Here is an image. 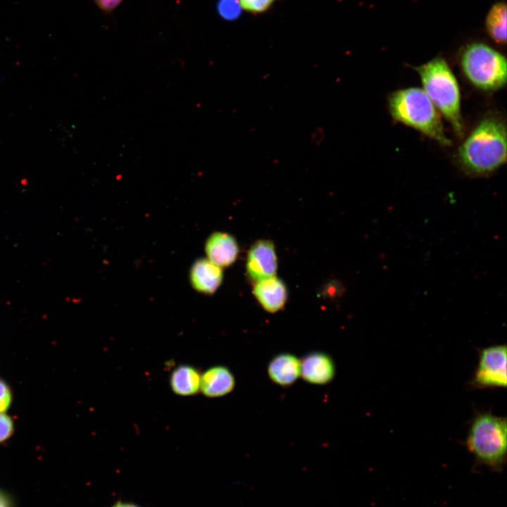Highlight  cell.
<instances>
[{
	"label": "cell",
	"mask_w": 507,
	"mask_h": 507,
	"mask_svg": "<svg viewBox=\"0 0 507 507\" xmlns=\"http://www.w3.org/2000/svg\"><path fill=\"white\" fill-rule=\"evenodd\" d=\"M506 125L499 115H485L458 147L456 158L468 175L486 176L506 161Z\"/></svg>",
	"instance_id": "cell-1"
},
{
	"label": "cell",
	"mask_w": 507,
	"mask_h": 507,
	"mask_svg": "<svg viewBox=\"0 0 507 507\" xmlns=\"http://www.w3.org/2000/svg\"><path fill=\"white\" fill-rule=\"evenodd\" d=\"M418 73L423 90L437 110L450 123L458 137L465 134L461 111V93L458 81L446 61L437 56L413 67Z\"/></svg>",
	"instance_id": "cell-2"
},
{
	"label": "cell",
	"mask_w": 507,
	"mask_h": 507,
	"mask_svg": "<svg viewBox=\"0 0 507 507\" xmlns=\"http://www.w3.org/2000/svg\"><path fill=\"white\" fill-rule=\"evenodd\" d=\"M388 108L392 118L411 127L443 146L451 145L439 111L423 89L408 87L392 92Z\"/></svg>",
	"instance_id": "cell-3"
},
{
	"label": "cell",
	"mask_w": 507,
	"mask_h": 507,
	"mask_svg": "<svg viewBox=\"0 0 507 507\" xmlns=\"http://www.w3.org/2000/svg\"><path fill=\"white\" fill-rule=\"evenodd\" d=\"M465 445L478 463L501 471L506 462V418L491 411L476 412L469 426Z\"/></svg>",
	"instance_id": "cell-4"
},
{
	"label": "cell",
	"mask_w": 507,
	"mask_h": 507,
	"mask_svg": "<svg viewBox=\"0 0 507 507\" xmlns=\"http://www.w3.org/2000/svg\"><path fill=\"white\" fill-rule=\"evenodd\" d=\"M459 63L465 78L478 89L494 92L506 84V57L486 44L473 42L465 46Z\"/></svg>",
	"instance_id": "cell-5"
},
{
	"label": "cell",
	"mask_w": 507,
	"mask_h": 507,
	"mask_svg": "<svg viewBox=\"0 0 507 507\" xmlns=\"http://www.w3.org/2000/svg\"><path fill=\"white\" fill-rule=\"evenodd\" d=\"M506 344H494L479 350L477 365L469 382L472 388H506Z\"/></svg>",
	"instance_id": "cell-6"
},
{
	"label": "cell",
	"mask_w": 507,
	"mask_h": 507,
	"mask_svg": "<svg viewBox=\"0 0 507 507\" xmlns=\"http://www.w3.org/2000/svg\"><path fill=\"white\" fill-rule=\"evenodd\" d=\"M277 260L273 244L268 240L254 243L248 252L246 272L255 282L275 275Z\"/></svg>",
	"instance_id": "cell-7"
},
{
	"label": "cell",
	"mask_w": 507,
	"mask_h": 507,
	"mask_svg": "<svg viewBox=\"0 0 507 507\" xmlns=\"http://www.w3.org/2000/svg\"><path fill=\"white\" fill-rule=\"evenodd\" d=\"M334 375V363L323 352H311L301 360V376L308 383L325 384L331 382Z\"/></svg>",
	"instance_id": "cell-8"
},
{
	"label": "cell",
	"mask_w": 507,
	"mask_h": 507,
	"mask_svg": "<svg viewBox=\"0 0 507 507\" xmlns=\"http://www.w3.org/2000/svg\"><path fill=\"white\" fill-rule=\"evenodd\" d=\"M205 251L210 261L223 268L232 265L236 261L239 247L232 236L227 233L216 232L207 239Z\"/></svg>",
	"instance_id": "cell-9"
},
{
	"label": "cell",
	"mask_w": 507,
	"mask_h": 507,
	"mask_svg": "<svg viewBox=\"0 0 507 507\" xmlns=\"http://www.w3.org/2000/svg\"><path fill=\"white\" fill-rule=\"evenodd\" d=\"M190 282L197 292L213 294L220 287L223 277L222 268L208 258L196 260L190 270Z\"/></svg>",
	"instance_id": "cell-10"
},
{
	"label": "cell",
	"mask_w": 507,
	"mask_h": 507,
	"mask_svg": "<svg viewBox=\"0 0 507 507\" xmlns=\"http://www.w3.org/2000/svg\"><path fill=\"white\" fill-rule=\"evenodd\" d=\"M235 385L232 373L224 365L208 368L201 375L200 390L209 398H216L230 393Z\"/></svg>",
	"instance_id": "cell-11"
},
{
	"label": "cell",
	"mask_w": 507,
	"mask_h": 507,
	"mask_svg": "<svg viewBox=\"0 0 507 507\" xmlns=\"http://www.w3.org/2000/svg\"><path fill=\"white\" fill-rule=\"evenodd\" d=\"M254 294L261 306L270 313L282 309L287 298L285 284L275 276L255 282Z\"/></svg>",
	"instance_id": "cell-12"
},
{
	"label": "cell",
	"mask_w": 507,
	"mask_h": 507,
	"mask_svg": "<svg viewBox=\"0 0 507 507\" xmlns=\"http://www.w3.org/2000/svg\"><path fill=\"white\" fill-rule=\"evenodd\" d=\"M268 374L275 384L282 387L290 386L301 375V360L289 353L278 354L270 361Z\"/></svg>",
	"instance_id": "cell-13"
},
{
	"label": "cell",
	"mask_w": 507,
	"mask_h": 507,
	"mask_svg": "<svg viewBox=\"0 0 507 507\" xmlns=\"http://www.w3.org/2000/svg\"><path fill=\"white\" fill-rule=\"evenodd\" d=\"M201 375L196 368L187 364L178 365L170 377L173 392L180 396H192L200 390Z\"/></svg>",
	"instance_id": "cell-14"
},
{
	"label": "cell",
	"mask_w": 507,
	"mask_h": 507,
	"mask_svg": "<svg viewBox=\"0 0 507 507\" xmlns=\"http://www.w3.org/2000/svg\"><path fill=\"white\" fill-rule=\"evenodd\" d=\"M486 30L489 37L499 45L506 44V4L499 1L489 9L485 19Z\"/></svg>",
	"instance_id": "cell-15"
},
{
	"label": "cell",
	"mask_w": 507,
	"mask_h": 507,
	"mask_svg": "<svg viewBox=\"0 0 507 507\" xmlns=\"http://www.w3.org/2000/svg\"><path fill=\"white\" fill-rule=\"evenodd\" d=\"M216 8L220 17L228 21L239 18L242 11L238 0H218Z\"/></svg>",
	"instance_id": "cell-16"
},
{
	"label": "cell",
	"mask_w": 507,
	"mask_h": 507,
	"mask_svg": "<svg viewBox=\"0 0 507 507\" xmlns=\"http://www.w3.org/2000/svg\"><path fill=\"white\" fill-rule=\"evenodd\" d=\"M242 8L244 11L254 13H262L273 6L277 0H238Z\"/></svg>",
	"instance_id": "cell-17"
},
{
	"label": "cell",
	"mask_w": 507,
	"mask_h": 507,
	"mask_svg": "<svg viewBox=\"0 0 507 507\" xmlns=\"http://www.w3.org/2000/svg\"><path fill=\"white\" fill-rule=\"evenodd\" d=\"M13 431V423L11 418L4 413H0V442L8 439Z\"/></svg>",
	"instance_id": "cell-18"
},
{
	"label": "cell",
	"mask_w": 507,
	"mask_h": 507,
	"mask_svg": "<svg viewBox=\"0 0 507 507\" xmlns=\"http://www.w3.org/2000/svg\"><path fill=\"white\" fill-rule=\"evenodd\" d=\"M11 403V393L8 385L0 380V413L8 410Z\"/></svg>",
	"instance_id": "cell-19"
},
{
	"label": "cell",
	"mask_w": 507,
	"mask_h": 507,
	"mask_svg": "<svg viewBox=\"0 0 507 507\" xmlns=\"http://www.w3.org/2000/svg\"><path fill=\"white\" fill-rule=\"evenodd\" d=\"M122 1L123 0H94L96 5L106 13L113 11Z\"/></svg>",
	"instance_id": "cell-20"
},
{
	"label": "cell",
	"mask_w": 507,
	"mask_h": 507,
	"mask_svg": "<svg viewBox=\"0 0 507 507\" xmlns=\"http://www.w3.org/2000/svg\"><path fill=\"white\" fill-rule=\"evenodd\" d=\"M111 507H140L136 504L132 503L122 502L120 501H117Z\"/></svg>",
	"instance_id": "cell-21"
},
{
	"label": "cell",
	"mask_w": 507,
	"mask_h": 507,
	"mask_svg": "<svg viewBox=\"0 0 507 507\" xmlns=\"http://www.w3.org/2000/svg\"><path fill=\"white\" fill-rule=\"evenodd\" d=\"M0 507H7V506L2 501H0Z\"/></svg>",
	"instance_id": "cell-22"
}]
</instances>
